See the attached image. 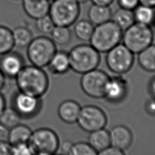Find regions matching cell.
<instances>
[{
    "label": "cell",
    "instance_id": "obj_2",
    "mask_svg": "<svg viewBox=\"0 0 155 155\" xmlns=\"http://www.w3.org/2000/svg\"><path fill=\"white\" fill-rule=\"evenodd\" d=\"M123 30L112 20L94 26L90 44L100 53H106L122 41Z\"/></svg>",
    "mask_w": 155,
    "mask_h": 155
},
{
    "label": "cell",
    "instance_id": "obj_9",
    "mask_svg": "<svg viewBox=\"0 0 155 155\" xmlns=\"http://www.w3.org/2000/svg\"><path fill=\"white\" fill-rule=\"evenodd\" d=\"M109 77L105 71L97 68L84 73L80 81L81 89L90 97L103 98L105 87Z\"/></svg>",
    "mask_w": 155,
    "mask_h": 155
},
{
    "label": "cell",
    "instance_id": "obj_30",
    "mask_svg": "<svg viewBox=\"0 0 155 155\" xmlns=\"http://www.w3.org/2000/svg\"><path fill=\"white\" fill-rule=\"evenodd\" d=\"M37 29L42 33L50 35L56 26L49 15L36 19Z\"/></svg>",
    "mask_w": 155,
    "mask_h": 155
},
{
    "label": "cell",
    "instance_id": "obj_13",
    "mask_svg": "<svg viewBox=\"0 0 155 155\" xmlns=\"http://www.w3.org/2000/svg\"><path fill=\"white\" fill-rule=\"evenodd\" d=\"M24 66L22 56L16 52L11 51L1 56L0 70L5 77L15 78Z\"/></svg>",
    "mask_w": 155,
    "mask_h": 155
},
{
    "label": "cell",
    "instance_id": "obj_18",
    "mask_svg": "<svg viewBox=\"0 0 155 155\" xmlns=\"http://www.w3.org/2000/svg\"><path fill=\"white\" fill-rule=\"evenodd\" d=\"M49 71L54 74H63L70 69L68 53L56 51L48 65Z\"/></svg>",
    "mask_w": 155,
    "mask_h": 155
},
{
    "label": "cell",
    "instance_id": "obj_32",
    "mask_svg": "<svg viewBox=\"0 0 155 155\" xmlns=\"http://www.w3.org/2000/svg\"><path fill=\"white\" fill-rule=\"evenodd\" d=\"M120 8L133 10L139 4V0H117Z\"/></svg>",
    "mask_w": 155,
    "mask_h": 155
},
{
    "label": "cell",
    "instance_id": "obj_4",
    "mask_svg": "<svg viewBox=\"0 0 155 155\" xmlns=\"http://www.w3.org/2000/svg\"><path fill=\"white\" fill-rule=\"evenodd\" d=\"M154 32L150 25L134 22L123 31L122 42L133 53L138 54L153 44Z\"/></svg>",
    "mask_w": 155,
    "mask_h": 155
},
{
    "label": "cell",
    "instance_id": "obj_12",
    "mask_svg": "<svg viewBox=\"0 0 155 155\" xmlns=\"http://www.w3.org/2000/svg\"><path fill=\"white\" fill-rule=\"evenodd\" d=\"M128 90V82L121 75L109 77L105 87L103 98L110 103L118 104L125 99Z\"/></svg>",
    "mask_w": 155,
    "mask_h": 155
},
{
    "label": "cell",
    "instance_id": "obj_24",
    "mask_svg": "<svg viewBox=\"0 0 155 155\" xmlns=\"http://www.w3.org/2000/svg\"><path fill=\"white\" fill-rule=\"evenodd\" d=\"M94 25L88 19H81L76 21L74 27V33L79 40L89 41L93 32Z\"/></svg>",
    "mask_w": 155,
    "mask_h": 155
},
{
    "label": "cell",
    "instance_id": "obj_36",
    "mask_svg": "<svg viewBox=\"0 0 155 155\" xmlns=\"http://www.w3.org/2000/svg\"><path fill=\"white\" fill-rule=\"evenodd\" d=\"M72 143L73 142L70 140H65L62 142L61 145V151L62 153V154L67 155L71 148Z\"/></svg>",
    "mask_w": 155,
    "mask_h": 155
},
{
    "label": "cell",
    "instance_id": "obj_39",
    "mask_svg": "<svg viewBox=\"0 0 155 155\" xmlns=\"http://www.w3.org/2000/svg\"><path fill=\"white\" fill-rule=\"evenodd\" d=\"M6 108V101L4 95L0 91V116Z\"/></svg>",
    "mask_w": 155,
    "mask_h": 155
},
{
    "label": "cell",
    "instance_id": "obj_7",
    "mask_svg": "<svg viewBox=\"0 0 155 155\" xmlns=\"http://www.w3.org/2000/svg\"><path fill=\"white\" fill-rule=\"evenodd\" d=\"M28 144L34 155H54L59 148L60 142L54 131L42 127L33 131Z\"/></svg>",
    "mask_w": 155,
    "mask_h": 155
},
{
    "label": "cell",
    "instance_id": "obj_1",
    "mask_svg": "<svg viewBox=\"0 0 155 155\" xmlns=\"http://www.w3.org/2000/svg\"><path fill=\"white\" fill-rule=\"evenodd\" d=\"M18 91L37 97L43 96L49 87V78L43 68L24 66L15 78Z\"/></svg>",
    "mask_w": 155,
    "mask_h": 155
},
{
    "label": "cell",
    "instance_id": "obj_45",
    "mask_svg": "<svg viewBox=\"0 0 155 155\" xmlns=\"http://www.w3.org/2000/svg\"><path fill=\"white\" fill-rule=\"evenodd\" d=\"M50 1H54V0H49Z\"/></svg>",
    "mask_w": 155,
    "mask_h": 155
},
{
    "label": "cell",
    "instance_id": "obj_5",
    "mask_svg": "<svg viewBox=\"0 0 155 155\" xmlns=\"http://www.w3.org/2000/svg\"><path fill=\"white\" fill-rule=\"evenodd\" d=\"M56 51V45L45 36L33 38L27 47V55L31 64L41 68L48 66Z\"/></svg>",
    "mask_w": 155,
    "mask_h": 155
},
{
    "label": "cell",
    "instance_id": "obj_38",
    "mask_svg": "<svg viewBox=\"0 0 155 155\" xmlns=\"http://www.w3.org/2000/svg\"><path fill=\"white\" fill-rule=\"evenodd\" d=\"M90 1L93 4L110 6L114 2V0H90Z\"/></svg>",
    "mask_w": 155,
    "mask_h": 155
},
{
    "label": "cell",
    "instance_id": "obj_23",
    "mask_svg": "<svg viewBox=\"0 0 155 155\" xmlns=\"http://www.w3.org/2000/svg\"><path fill=\"white\" fill-rule=\"evenodd\" d=\"M113 21L123 31L135 22L133 10L119 7L112 15Z\"/></svg>",
    "mask_w": 155,
    "mask_h": 155
},
{
    "label": "cell",
    "instance_id": "obj_20",
    "mask_svg": "<svg viewBox=\"0 0 155 155\" xmlns=\"http://www.w3.org/2000/svg\"><path fill=\"white\" fill-rule=\"evenodd\" d=\"M88 142L97 152L111 146L109 131L104 128L90 133Z\"/></svg>",
    "mask_w": 155,
    "mask_h": 155
},
{
    "label": "cell",
    "instance_id": "obj_33",
    "mask_svg": "<svg viewBox=\"0 0 155 155\" xmlns=\"http://www.w3.org/2000/svg\"><path fill=\"white\" fill-rule=\"evenodd\" d=\"M96 155H125L124 151L110 146L101 151L97 152Z\"/></svg>",
    "mask_w": 155,
    "mask_h": 155
},
{
    "label": "cell",
    "instance_id": "obj_11",
    "mask_svg": "<svg viewBox=\"0 0 155 155\" xmlns=\"http://www.w3.org/2000/svg\"><path fill=\"white\" fill-rule=\"evenodd\" d=\"M42 103L41 97H37L18 91L13 96L12 107L22 119H31L41 110Z\"/></svg>",
    "mask_w": 155,
    "mask_h": 155
},
{
    "label": "cell",
    "instance_id": "obj_3",
    "mask_svg": "<svg viewBox=\"0 0 155 155\" xmlns=\"http://www.w3.org/2000/svg\"><path fill=\"white\" fill-rule=\"evenodd\" d=\"M70 69L84 74L97 68L101 61L100 53L90 44H81L73 47L68 53Z\"/></svg>",
    "mask_w": 155,
    "mask_h": 155
},
{
    "label": "cell",
    "instance_id": "obj_17",
    "mask_svg": "<svg viewBox=\"0 0 155 155\" xmlns=\"http://www.w3.org/2000/svg\"><path fill=\"white\" fill-rule=\"evenodd\" d=\"M87 15L88 20L96 26L111 20L113 13L110 6L92 4Z\"/></svg>",
    "mask_w": 155,
    "mask_h": 155
},
{
    "label": "cell",
    "instance_id": "obj_28",
    "mask_svg": "<svg viewBox=\"0 0 155 155\" xmlns=\"http://www.w3.org/2000/svg\"><path fill=\"white\" fill-rule=\"evenodd\" d=\"M21 119V117L13 107H6L0 116V123L9 129L20 124Z\"/></svg>",
    "mask_w": 155,
    "mask_h": 155
},
{
    "label": "cell",
    "instance_id": "obj_8",
    "mask_svg": "<svg viewBox=\"0 0 155 155\" xmlns=\"http://www.w3.org/2000/svg\"><path fill=\"white\" fill-rule=\"evenodd\" d=\"M106 53L107 66L113 73L121 75L131 69L134 64V54L122 43L116 45Z\"/></svg>",
    "mask_w": 155,
    "mask_h": 155
},
{
    "label": "cell",
    "instance_id": "obj_25",
    "mask_svg": "<svg viewBox=\"0 0 155 155\" xmlns=\"http://www.w3.org/2000/svg\"><path fill=\"white\" fill-rule=\"evenodd\" d=\"M12 36L15 46L19 48L27 47L33 39L31 31L24 26L16 27L12 31Z\"/></svg>",
    "mask_w": 155,
    "mask_h": 155
},
{
    "label": "cell",
    "instance_id": "obj_40",
    "mask_svg": "<svg viewBox=\"0 0 155 155\" xmlns=\"http://www.w3.org/2000/svg\"><path fill=\"white\" fill-rule=\"evenodd\" d=\"M139 2L140 4L146 5L155 8V0H139Z\"/></svg>",
    "mask_w": 155,
    "mask_h": 155
},
{
    "label": "cell",
    "instance_id": "obj_31",
    "mask_svg": "<svg viewBox=\"0 0 155 155\" xmlns=\"http://www.w3.org/2000/svg\"><path fill=\"white\" fill-rule=\"evenodd\" d=\"M11 155H34L28 143L12 145Z\"/></svg>",
    "mask_w": 155,
    "mask_h": 155
},
{
    "label": "cell",
    "instance_id": "obj_43",
    "mask_svg": "<svg viewBox=\"0 0 155 155\" xmlns=\"http://www.w3.org/2000/svg\"><path fill=\"white\" fill-rule=\"evenodd\" d=\"M153 26H154V29H155V18H154V21H153Z\"/></svg>",
    "mask_w": 155,
    "mask_h": 155
},
{
    "label": "cell",
    "instance_id": "obj_19",
    "mask_svg": "<svg viewBox=\"0 0 155 155\" xmlns=\"http://www.w3.org/2000/svg\"><path fill=\"white\" fill-rule=\"evenodd\" d=\"M32 132L28 126L20 123L9 129L8 142L11 145L28 143Z\"/></svg>",
    "mask_w": 155,
    "mask_h": 155
},
{
    "label": "cell",
    "instance_id": "obj_42",
    "mask_svg": "<svg viewBox=\"0 0 155 155\" xmlns=\"http://www.w3.org/2000/svg\"><path fill=\"white\" fill-rule=\"evenodd\" d=\"M75 1H76L79 4H84L86 2H87L88 0H75Z\"/></svg>",
    "mask_w": 155,
    "mask_h": 155
},
{
    "label": "cell",
    "instance_id": "obj_21",
    "mask_svg": "<svg viewBox=\"0 0 155 155\" xmlns=\"http://www.w3.org/2000/svg\"><path fill=\"white\" fill-rule=\"evenodd\" d=\"M140 67L148 72H155V44H151L138 53Z\"/></svg>",
    "mask_w": 155,
    "mask_h": 155
},
{
    "label": "cell",
    "instance_id": "obj_15",
    "mask_svg": "<svg viewBox=\"0 0 155 155\" xmlns=\"http://www.w3.org/2000/svg\"><path fill=\"white\" fill-rule=\"evenodd\" d=\"M81 107L79 104L71 99L62 101L58 108L59 117L67 124H74L77 122Z\"/></svg>",
    "mask_w": 155,
    "mask_h": 155
},
{
    "label": "cell",
    "instance_id": "obj_26",
    "mask_svg": "<svg viewBox=\"0 0 155 155\" xmlns=\"http://www.w3.org/2000/svg\"><path fill=\"white\" fill-rule=\"evenodd\" d=\"M50 35L56 45H66L71 40V32L68 27L56 25Z\"/></svg>",
    "mask_w": 155,
    "mask_h": 155
},
{
    "label": "cell",
    "instance_id": "obj_14",
    "mask_svg": "<svg viewBox=\"0 0 155 155\" xmlns=\"http://www.w3.org/2000/svg\"><path fill=\"white\" fill-rule=\"evenodd\" d=\"M111 146L122 151L127 150L132 144L133 136L130 129L124 125H117L109 131Z\"/></svg>",
    "mask_w": 155,
    "mask_h": 155
},
{
    "label": "cell",
    "instance_id": "obj_37",
    "mask_svg": "<svg viewBox=\"0 0 155 155\" xmlns=\"http://www.w3.org/2000/svg\"><path fill=\"white\" fill-rule=\"evenodd\" d=\"M148 91L152 97L155 98V76H153L149 82Z\"/></svg>",
    "mask_w": 155,
    "mask_h": 155
},
{
    "label": "cell",
    "instance_id": "obj_6",
    "mask_svg": "<svg viewBox=\"0 0 155 155\" xmlns=\"http://www.w3.org/2000/svg\"><path fill=\"white\" fill-rule=\"evenodd\" d=\"M80 12V4L75 0H54L50 3L48 15L55 25L70 27L77 21Z\"/></svg>",
    "mask_w": 155,
    "mask_h": 155
},
{
    "label": "cell",
    "instance_id": "obj_44",
    "mask_svg": "<svg viewBox=\"0 0 155 155\" xmlns=\"http://www.w3.org/2000/svg\"><path fill=\"white\" fill-rule=\"evenodd\" d=\"M54 155H56V154H54ZM58 155H64V154H58Z\"/></svg>",
    "mask_w": 155,
    "mask_h": 155
},
{
    "label": "cell",
    "instance_id": "obj_22",
    "mask_svg": "<svg viewBox=\"0 0 155 155\" xmlns=\"http://www.w3.org/2000/svg\"><path fill=\"white\" fill-rule=\"evenodd\" d=\"M135 22L151 25L155 18V8L139 4L133 10Z\"/></svg>",
    "mask_w": 155,
    "mask_h": 155
},
{
    "label": "cell",
    "instance_id": "obj_27",
    "mask_svg": "<svg viewBox=\"0 0 155 155\" xmlns=\"http://www.w3.org/2000/svg\"><path fill=\"white\" fill-rule=\"evenodd\" d=\"M14 47L12 31L0 25V56L12 51Z\"/></svg>",
    "mask_w": 155,
    "mask_h": 155
},
{
    "label": "cell",
    "instance_id": "obj_10",
    "mask_svg": "<svg viewBox=\"0 0 155 155\" xmlns=\"http://www.w3.org/2000/svg\"><path fill=\"white\" fill-rule=\"evenodd\" d=\"M76 122L82 130L91 133L105 128L107 124V117L100 107L87 105L81 107Z\"/></svg>",
    "mask_w": 155,
    "mask_h": 155
},
{
    "label": "cell",
    "instance_id": "obj_29",
    "mask_svg": "<svg viewBox=\"0 0 155 155\" xmlns=\"http://www.w3.org/2000/svg\"><path fill=\"white\" fill-rule=\"evenodd\" d=\"M97 151L86 142L73 143L67 155H96Z\"/></svg>",
    "mask_w": 155,
    "mask_h": 155
},
{
    "label": "cell",
    "instance_id": "obj_35",
    "mask_svg": "<svg viewBox=\"0 0 155 155\" xmlns=\"http://www.w3.org/2000/svg\"><path fill=\"white\" fill-rule=\"evenodd\" d=\"M9 128L0 123V141H7L8 138Z\"/></svg>",
    "mask_w": 155,
    "mask_h": 155
},
{
    "label": "cell",
    "instance_id": "obj_41",
    "mask_svg": "<svg viewBox=\"0 0 155 155\" xmlns=\"http://www.w3.org/2000/svg\"><path fill=\"white\" fill-rule=\"evenodd\" d=\"M5 76L0 70V91L4 88L5 83Z\"/></svg>",
    "mask_w": 155,
    "mask_h": 155
},
{
    "label": "cell",
    "instance_id": "obj_34",
    "mask_svg": "<svg viewBox=\"0 0 155 155\" xmlns=\"http://www.w3.org/2000/svg\"><path fill=\"white\" fill-rule=\"evenodd\" d=\"M12 145L7 141H0V155H11Z\"/></svg>",
    "mask_w": 155,
    "mask_h": 155
},
{
    "label": "cell",
    "instance_id": "obj_16",
    "mask_svg": "<svg viewBox=\"0 0 155 155\" xmlns=\"http://www.w3.org/2000/svg\"><path fill=\"white\" fill-rule=\"evenodd\" d=\"M50 5L49 0H22V7L30 18L38 19L48 15Z\"/></svg>",
    "mask_w": 155,
    "mask_h": 155
}]
</instances>
